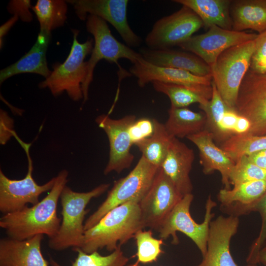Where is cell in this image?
I'll return each mask as SVG.
<instances>
[{"instance_id":"cell-1","label":"cell","mask_w":266,"mask_h":266,"mask_svg":"<svg viewBox=\"0 0 266 266\" xmlns=\"http://www.w3.org/2000/svg\"><path fill=\"white\" fill-rule=\"evenodd\" d=\"M68 172L63 169L55 176V184L47 195L31 207L3 214L0 227L8 237L23 240L38 234L49 238L58 233L61 224L57 215V206L61 194L68 181Z\"/></svg>"},{"instance_id":"cell-2","label":"cell","mask_w":266,"mask_h":266,"mask_svg":"<svg viewBox=\"0 0 266 266\" xmlns=\"http://www.w3.org/2000/svg\"><path fill=\"white\" fill-rule=\"evenodd\" d=\"M139 202L132 200L110 210L95 226L85 231L80 249L88 254L103 248L112 252L134 238L139 230L144 229Z\"/></svg>"},{"instance_id":"cell-3","label":"cell","mask_w":266,"mask_h":266,"mask_svg":"<svg viewBox=\"0 0 266 266\" xmlns=\"http://www.w3.org/2000/svg\"><path fill=\"white\" fill-rule=\"evenodd\" d=\"M109 186L108 183H103L87 192H75L67 186L64 188L60 198L62 220L57 234L49 239L50 249L62 251L70 247L81 248L85 233L84 221L89 211L86 206L92 199L102 195Z\"/></svg>"},{"instance_id":"cell-4","label":"cell","mask_w":266,"mask_h":266,"mask_svg":"<svg viewBox=\"0 0 266 266\" xmlns=\"http://www.w3.org/2000/svg\"><path fill=\"white\" fill-rule=\"evenodd\" d=\"M73 40L70 51L65 61L53 65V70L48 77L40 82V89L48 88L55 97L66 91L73 101L83 99L82 85L87 71V55L92 53L94 44L92 38L80 43L77 39L79 31L72 30Z\"/></svg>"},{"instance_id":"cell-5","label":"cell","mask_w":266,"mask_h":266,"mask_svg":"<svg viewBox=\"0 0 266 266\" xmlns=\"http://www.w3.org/2000/svg\"><path fill=\"white\" fill-rule=\"evenodd\" d=\"M255 47V39L231 47L219 55L211 67L212 80L224 101L231 108L234 109Z\"/></svg>"},{"instance_id":"cell-6","label":"cell","mask_w":266,"mask_h":266,"mask_svg":"<svg viewBox=\"0 0 266 266\" xmlns=\"http://www.w3.org/2000/svg\"><path fill=\"white\" fill-rule=\"evenodd\" d=\"M159 168L141 156L127 176L114 182L105 200L84 222L85 231L95 226L113 208L132 200L140 201L149 189Z\"/></svg>"},{"instance_id":"cell-7","label":"cell","mask_w":266,"mask_h":266,"mask_svg":"<svg viewBox=\"0 0 266 266\" xmlns=\"http://www.w3.org/2000/svg\"><path fill=\"white\" fill-rule=\"evenodd\" d=\"M193 199L192 193L184 196L167 216L158 232L160 238L163 240L171 236L173 244L179 243L177 232L182 233L195 243L203 257L207 251L209 225L214 216L212 210L216 203L209 196L205 204L203 221L199 224L195 221L190 214V206Z\"/></svg>"},{"instance_id":"cell-8","label":"cell","mask_w":266,"mask_h":266,"mask_svg":"<svg viewBox=\"0 0 266 266\" xmlns=\"http://www.w3.org/2000/svg\"><path fill=\"white\" fill-rule=\"evenodd\" d=\"M86 20L87 31L93 35L94 44L91 56L87 61L86 76L82 85L83 103L88 98L89 88L93 79L94 69L100 60H105L119 66L120 59H128L133 64L142 58L139 53L114 37L105 21L94 15H88Z\"/></svg>"},{"instance_id":"cell-9","label":"cell","mask_w":266,"mask_h":266,"mask_svg":"<svg viewBox=\"0 0 266 266\" xmlns=\"http://www.w3.org/2000/svg\"><path fill=\"white\" fill-rule=\"evenodd\" d=\"M15 137L27 154L28 169L25 177L20 180L9 179L0 170V211L3 214L18 211L28 203L36 204L39 201L40 195L50 191L56 180V177H54L42 185L36 183L32 176L33 166L30 154L31 144L24 142L17 134Z\"/></svg>"},{"instance_id":"cell-10","label":"cell","mask_w":266,"mask_h":266,"mask_svg":"<svg viewBox=\"0 0 266 266\" xmlns=\"http://www.w3.org/2000/svg\"><path fill=\"white\" fill-rule=\"evenodd\" d=\"M202 26L200 18L182 5L176 12L157 20L146 35L145 43L151 49H169L187 40Z\"/></svg>"},{"instance_id":"cell-11","label":"cell","mask_w":266,"mask_h":266,"mask_svg":"<svg viewBox=\"0 0 266 266\" xmlns=\"http://www.w3.org/2000/svg\"><path fill=\"white\" fill-rule=\"evenodd\" d=\"M183 197L160 167L149 189L139 203L144 228L148 227L158 232Z\"/></svg>"},{"instance_id":"cell-12","label":"cell","mask_w":266,"mask_h":266,"mask_svg":"<svg viewBox=\"0 0 266 266\" xmlns=\"http://www.w3.org/2000/svg\"><path fill=\"white\" fill-rule=\"evenodd\" d=\"M234 109L251 123L247 133L266 134V73H258L249 69L240 86Z\"/></svg>"},{"instance_id":"cell-13","label":"cell","mask_w":266,"mask_h":266,"mask_svg":"<svg viewBox=\"0 0 266 266\" xmlns=\"http://www.w3.org/2000/svg\"><path fill=\"white\" fill-rule=\"evenodd\" d=\"M81 20L88 15L99 17L112 25L129 47L139 46L141 38L130 27L127 19L128 0H69Z\"/></svg>"},{"instance_id":"cell-14","label":"cell","mask_w":266,"mask_h":266,"mask_svg":"<svg viewBox=\"0 0 266 266\" xmlns=\"http://www.w3.org/2000/svg\"><path fill=\"white\" fill-rule=\"evenodd\" d=\"M257 34L226 30L213 26L202 34L192 36L178 46L201 59L211 67L228 49L253 40Z\"/></svg>"},{"instance_id":"cell-15","label":"cell","mask_w":266,"mask_h":266,"mask_svg":"<svg viewBox=\"0 0 266 266\" xmlns=\"http://www.w3.org/2000/svg\"><path fill=\"white\" fill-rule=\"evenodd\" d=\"M136 119L134 115H128L115 119L107 115L98 116L96 122L106 133L109 143V159L103 173L107 175L112 171L120 173L129 168L134 159L131 152L133 145L128 130Z\"/></svg>"},{"instance_id":"cell-16","label":"cell","mask_w":266,"mask_h":266,"mask_svg":"<svg viewBox=\"0 0 266 266\" xmlns=\"http://www.w3.org/2000/svg\"><path fill=\"white\" fill-rule=\"evenodd\" d=\"M238 217L220 215L209 225L207 251L202 261L196 266H238L230 252L232 238L236 233Z\"/></svg>"},{"instance_id":"cell-17","label":"cell","mask_w":266,"mask_h":266,"mask_svg":"<svg viewBox=\"0 0 266 266\" xmlns=\"http://www.w3.org/2000/svg\"><path fill=\"white\" fill-rule=\"evenodd\" d=\"M130 71L137 78L140 87L154 81L194 87L210 86L212 80V75L200 76L182 69L157 66L143 58L133 64Z\"/></svg>"},{"instance_id":"cell-18","label":"cell","mask_w":266,"mask_h":266,"mask_svg":"<svg viewBox=\"0 0 266 266\" xmlns=\"http://www.w3.org/2000/svg\"><path fill=\"white\" fill-rule=\"evenodd\" d=\"M193 149L173 137L160 168L182 196L191 194L193 187L190 173L194 161Z\"/></svg>"},{"instance_id":"cell-19","label":"cell","mask_w":266,"mask_h":266,"mask_svg":"<svg viewBox=\"0 0 266 266\" xmlns=\"http://www.w3.org/2000/svg\"><path fill=\"white\" fill-rule=\"evenodd\" d=\"M198 148L203 172L209 174L220 172L225 189H231L230 175L235 162L214 142L213 134L206 129L187 137Z\"/></svg>"},{"instance_id":"cell-20","label":"cell","mask_w":266,"mask_h":266,"mask_svg":"<svg viewBox=\"0 0 266 266\" xmlns=\"http://www.w3.org/2000/svg\"><path fill=\"white\" fill-rule=\"evenodd\" d=\"M43 239V234L23 240L0 239V266H50L41 252Z\"/></svg>"},{"instance_id":"cell-21","label":"cell","mask_w":266,"mask_h":266,"mask_svg":"<svg viewBox=\"0 0 266 266\" xmlns=\"http://www.w3.org/2000/svg\"><path fill=\"white\" fill-rule=\"evenodd\" d=\"M146 62L154 65L180 69L200 76L212 75L210 66L189 52L169 49L141 48L139 52Z\"/></svg>"},{"instance_id":"cell-22","label":"cell","mask_w":266,"mask_h":266,"mask_svg":"<svg viewBox=\"0 0 266 266\" xmlns=\"http://www.w3.org/2000/svg\"><path fill=\"white\" fill-rule=\"evenodd\" d=\"M50 34L40 31L35 43L28 52L13 64L0 70V84L8 78L20 73H35L45 78L48 77L52 72L48 67L46 60Z\"/></svg>"},{"instance_id":"cell-23","label":"cell","mask_w":266,"mask_h":266,"mask_svg":"<svg viewBox=\"0 0 266 266\" xmlns=\"http://www.w3.org/2000/svg\"><path fill=\"white\" fill-rule=\"evenodd\" d=\"M266 191V180L244 182L232 189L219 191L217 198L223 210L229 215L238 217L245 209L258 200Z\"/></svg>"},{"instance_id":"cell-24","label":"cell","mask_w":266,"mask_h":266,"mask_svg":"<svg viewBox=\"0 0 266 266\" xmlns=\"http://www.w3.org/2000/svg\"><path fill=\"white\" fill-rule=\"evenodd\" d=\"M230 12L233 30L266 31V0H232Z\"/></svg>"},{"instance_id":"cell-25","label":"cell","mask_w":266,"mask_h":266,"mask_svg":"<svg viewBox=\"0 0 266 266\" xmlns=\"http://www.w3.org/2000/svg\"><path fill=\"white\" fill-rule=\"evenodd\" d=\"M229 0H174L173 1L186 6L193 10L201 20L203 26L209 28L216 26L226 30H232Z\"/></svg>"},{"instance_id":"cell-26","label":"cell","mask_w":266,"mask_h":266,"mask_svg":"<svg viewBox=\"0 0 266 266\" xmlns=\"http://www.w3.org/2000/svg\"><path fill=\"white\" fill-rule=\"evenodd\" d=\"M152 84L156 91L169 98L171 106L177 108L187 107L194 103L204 104L212 94V86L194 87L160 81Z\"/></svg>"},{"instance_id":"cell-27","label":"cell","mask_w":266,"mask_h":266,"mask_svg":"<svg viewBox=\"0 0 266 266\" xmlns=\"http://www.w3.org/2000/svg\"><path fill=\"white\" fill-rule=\"evenodd\" d=\"M168 115L164 125L168 133L173 137H187L205 129L206 119L203 112L193 111L187 107L170 106Z\"/></svg>"},{"instance_id":"cell-28","label":"cell","mask_w":266,"mask_h":266,"mask_svg":"<svg viewBox=\"0 0 266 266\" xmlns=\"http://www.w3.org/2000/svg\"><path fill=\"white\" fill-rule=\"evenodd\" d=\"M153 122V133L135 145L142 153V156L151 164L160 167L173 137L168 133L164 124L155 119Z\"/></svg>"},{"instance_id":"cell-29","label":"cell","mask_w":266,"mask_h":266,"mask_svg":"<svg viewBox=\"0 0 266 266\" xmlns=\"http://www.w3.org/2000/svg\"><path fill=\"white\" fill-rule=\"evenodd\" d=\"M40 25V31L51 32L64 26L66 20V1L63 0H38L32 7Z\"/></svg>"},{"instance_id":"cell-30","label":"cell","mask_w":266,"mask_h":266,"mask_svg":"<svg viewBox=\"0 0 266 266\" xmlns=\"http://www.w3.org/2000/svg\"><path fill=\"white\" fill-rule=\"evenodd\" d=\"M220 148L235 163L243 156L266 149V134H234L222 142Z\"/></svg>"},{"instance_id":"cell-31","label":"cell","mask_w":266,"mask_h":266,"mask_svg":"<svg viewBox=\"0 0 266 266\" xmlns=\"http://www.w3.org/2000/svg\"><path fill=\"white\" fill-rule=\"evenodd\" d=\"M73 250L77 252V256L71 266H125L129 261L120 246L106 256L100 255L98 251L86 253L79 248ZM48 263L50 266H62L52 257Z\"/></svg>"},{"instance_id":"cell-32","label":"cell","mask_w":266,"mask_h":266,"mask_svg":"<svg viewBox=\"0 0 266 266\" xmlns=\"http://www.w3.org/2000/svg\"><path fill=\"white\" fill-rule=\"evenodd\" d=\"M137 251V262L149 264L156 262L160 256L164 253L162 249L163 240L153 237L151 230H139L134 235Z\"/></svg>"},{"instance_id":"cell-33","label":"cell","mask_w":266,"mask_h":266,"mask_svg":"<svg viewBox=\"0 0 266 266\" xmlns=\"http://www.w3.org/2000/svg\"><path fill=\"white\" fill-rule=\"evenodd\" d=\"M211 86L212 94L211 99L205 104L200 105L199 107L205 115L207 130L213 134L214 140L219 141L220 123L225 112L231 108L224 101L213 80Z\"/></svg>"},{"instance_id":"cell-34","label":"cell","mask_w":266,"mask_h":266,"mask_svg":"<svg viewBox=\"0 0 266 266\" xmlns=\"http://www.w3.org/2000/svg\"><path fill=\"white\" fill-rule=\"evenodd\" d=\"M258 180H266V170L251 162L247 156L240 158L235 163L230 175L233 186Z\"/></svg>"},{"instance_id":"cell-35","label":"cell","mask_w":266,"mask_h":266,"mask_svg":"<svg viewBox=\"0 0 266 266\" xmlns=\"http://www.w3.org/2000/svg\"><path fill=\"white\" fill-rule=\"evenodd\" d=\"M252 211L258 212L260 214L262 223L259 233L250 247L246 262L248 264L257 265L259 263L260 251L266 240V191L258 200L245 209L244 214Z\"/></svg>"},{"instance_id":"cell-36","label":"cell","mask_w":266,"mask_h":266,"mask_svg":"<svg viewBox=\"0 0 266 266\" xmlns=\"http://www.w3.org/2000/svg\"><path fill=\"white\" fill-rule=\"evenodd\" d=\"M153 119L142 118L136 119L130 126L128 132L133 145L147 138L153 133Z\"/></svg>"},{"instance_id":"cell-37","label":"cell","mask_w":266,"mask_h":266,"mask_svg":"<svg viewBox=\"0 0 266 266\" xmlns=\"http://www.w3.org/2000/svg\"><path fill=\"white\" fill-rule=\"evenodd\" d=\"M250 69L258 73H266V31L258 34Z\"/></svg>"},{"instance_id":"cell-38","label":"cell","mask_w":266,"mask_h":266,"mask_svg":"<svg viewBox=\"0 0 266 266\" xmlns=\"http://www.w3.org/2000/svg\"><path fill=\"white\" fill-rule=\"evenodd\" d=\"M30 0H11L7 9L9 12L17 15L25 22H30L32 20V13L29 8H32Z\"/></svg>"},{"instance_id":"cell-39","label":"cell","mask_w":266,"mask_h":266,"mask_svg":"<svg viewBox=\"0 0 266 266\" xmlns=\"http://www.w3.org/2000/svg\"><path fill=\"white\" fill-rule=\"evenodd\" d=\"M0 142L1 145H4L16 133L13 129L14 121L7 112L2 109L0 112Z\"/></svg>"},{"instance_id":"cell-40","label":"cell","mask_w":266,"mask_h":266,"mask_svg":"<svg viewBox=\"0 0 266 266\" xmlns=\"http://www.w3.org/2000/svg\"><path fill=\"white\" fill-rule=\"evenodd\" d=\"M250 121L245 117L239 115L235 126L233 133L234 134H242L247 133L251 128Z\"/></svg>"},{"instance_id":"cell-41","label":"cell","mask_w":266,"mask_h":266,"mask_svg":"<svg viewBox=\"0 0 266 266\" xmlns=\"http://www.w3.org/2000/svg\"><path fill=\"white\" fill-rule=\"evenodd\" d=\"M247 157L251 162L266 170V149L251 154Z\"/></svg>"},{"instance_id":"cell-42","label":"cell","mask_w":266,"mask_h":266,"mask_svg":"<svg viewBox=\"0 0 266 266\" xmlns=\"http://www.w3.org/2000/svg\"><path fill=\"white\" fill-rule=\"evenodd\" d=\"M19 17L16 15H14L5 23L2 25L0 28V49L3 45V38L11 28L15 24L18 20Z\"/></svg>"},{"instance_id":"cell-43","label":"cell","mask_w":266,"mask_h":266,"mask_svg":"<svg viewBox=\"0 0 266 266\" xmlns=\"http://www.w3.org/2000/svg\"><path fill=\"white\" fill-rule=\"evenodd\" d=\"M258 262L266 266V240L260 251Z\"/></svg>"},{"instance_id":"cell-44","label":"cell","mask_w":266,"mask_h":266,"mask_svg":"<svg viewBox=\"0 0 266 266\" xmlns=\"http://www.w3.org/2000/svg\"><path fill=\"white\" fill-rule=\"evenodd\" d=\"M127 266H141L139 265V263L136 262L134 263L129 264V265H127Z\"/></svg>"},{"instance_id":"cell-45","label":"cell","mask_w":266,"mask_h":266,"mask_svg":"<svg viewBox=\"0 0 266 266\" xmlns=\"http://www.w3.org/2000/svg\"><path fill=\"white\" fill-rule=\"evenodd\" d=\"M245 266H257V265H255V264H248L247 265H246Z\"/></svg>"}]
</instances>
